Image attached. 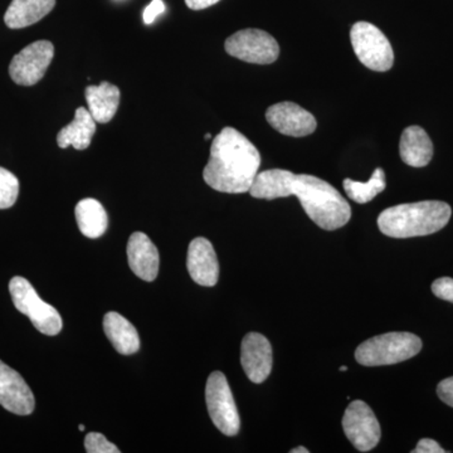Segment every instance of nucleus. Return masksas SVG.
Segmentation results:
<instances>
[{
    "mask_svg": "<svg viewBox=\"0 0 453 453\" xmlns=\"http://www.w3.org/2000/svg\"><path fill=\"white\" fill-rule=\"evenodd\" d=\"M250 193L253 198L267 201L297 196L309 219L325 231H335L350 220L349 203L332 184L314 175H297L283 169L265 170L256 175Z\"/></svg>",
    "mask_w": 453,
    "mask_h": 453,
    "instance_id": "obj_1",
    "label": "nucleus"
},
{
    "mask_svg": "<svg viewBox=\"0 0 453 453\" xmlns=\"http://www.w3.org/2000/svg\"><path fill=\"white\" fill-rule=\"evenodd\" d=\"M259 165L258 149L240 131L225 127L211 142L203 178L217 192L241 195L251 189Z\"/></svg>",
    "mask_w": 453,
    "mask_h": 453,
    "instance_id": "obj_2",
    "label": "nucleus"
},
{
    "mask_svg": "<svg viewBox=\"0 0 453 453\" xmlns=\"http://www.w3.org/2000/svg\"><path fill=\"white\" fill-rule=\"evenodd\" d=\"M452 210L445 202L425 201L395 205L381 211L378 226L393 238L422 237L445 228Z\"/></svg>",
    "mask_w": 453,
    "mask_h": 453,
    "instance_id": "obj_3",
    "label": "nucleus"
},
{
    "mask_svg": "<svg viewBox=\"0 0 453 453\" xmlns=\"http://www.w3.org/2000/svg\"><path fill=\"white\" fill-rule=\"evenodd\" d=\"M422 350V340L411 333H388L360 344L356 359L360 365H393L416 357Z\"/></svg>",
    "mask_w": 453,
    "mask_h": 453,
    "instance_id": "obj_4",
    "label": "nucleus"
},
{
    "mask_svg": "<svg viewBox=\"0 0 453 453\" xmlns=\"http://www.w3.org/2000/svg\"><path fill=\"white\" fill-rule=\"evenodd\" d=\"M9 292L18 311L28 316L38 332L49 336L61 333L64 326L61 315L38 296L28 280L20 276L13 277L9 282Z\"/></svg>",
    "mask_w": 453,
    "mask_h": 453,
    "instance_id": "obj_5",
    "label": "nucleus"
},
{
    "mask_svg": "<svg viewBox=\"0 0 453 453\" xmlns=\"http://www.w3.org/2000/svg\"><path fill=\"white\" fill-rule=\"evenodd\" d=\"M354 52L365 67L377 73H386L395 64V52L388 38L378 27L368 22H357L350 32Z\"/></svg>",
    "mask_w": 453,
    "mask_h": 453,
    "instance_id": "obj_6",
    "label": "nucleus"
},
{
    "mask_svg": "<svg viewBox=\"0 0 453 453\" xmlns=\"http://www.w3.org/2000/svg\"><path fill=\"white\" fill-rule=\"evenodd\" d=\"M205 402L211 422L226 436L234 437L241 428L240 413L222 372H213L205 387Z\"/></svg>",
    "mask_w": 453,
    "mask_h": 453,
    "instance_id": "obj_7",
    "label": "nucleus"
},
{
    "mask_svg": "<svg viewBox=\"0 0 453 453\" xmlns=\"http://www.w3.org/2000/svg\"><path fill=\"white\" fill-rule=\"evenodd\" d=\"M229 56L256 65L273 64L280 56V46L270 33L261 29H243L226 38Z\"/></svg>",
    "mask_w": 453,
    "mask_h": 453,
    "instance_id": "obj_8",
    "label": "nucleus"
},
{
    "mask_svg": "<svg viewBox=\"0 0 453 453\" xmlns=\"http://www.w3.org/2000/svg\"><path fill=\"white\" fill-rule=\"evenodd\" d=\"M55 56L50 41H37L20 50L9 65L12 80L20 86H33L41 81Z\"/></svg>",
    "mask_w": 453,
    "mask_h": 453,
    "instance_id": "obj_9",
    "label": "nucleus"
},
{
    "mask_svg": "<svg viewBox=\"0 0 453 453\" xmlns=\"http://www.w3.org/2000/svg\"><path fill=\"white\" fill-rule=\"evenodd\" d=\"M345 436L357 451L369 452L380 443L381 432L377 417L365 402L353 401L342 417Z\"/></svg>",
    "mask_w": 453,
    "mask_h": 453,
    "instance_id": "obj_10",
    "label": "nucleus"
},
{
    "mask_svg": "<svg viewBox=\"0 0 453 453\" xmlns=\"http://www.w3.org/2000/svg\"><path fill=\"white\" fill-rule=\"evenodd\" d=\"M241 365L252 383H264L273 365V347L267 338L258 333L247 334L241 345Z\"/></svg>",
    "mask_w": 453,
    "mask_h": 453,
    "instance_id": "obj_11",
    "label": "nucleus"
},
{
    "mask_svg": "<svg viewBox=\"0 0 453 453\" xmlns=\"http://www.w3.org/2000/svg\"><path fill=\"white\" fill-rule=\"evenodd\" d=\"M266 119L273 129L292 138L308 136L318 127L314 115L295 103H280L268 107Z\"/></svg>",
    "mask_w": 453,
    "mask_h": 453,
    "instance_id": "obj_12",
    "label": "nucleus"
},
{
    "mask_svg": "<svg viewBox=\"0 0 453 453\" xmlns=\"http://www.w3.org/2000/svg\"><path fill=\"white\" fill-rule=\"evenodd\" d=\"M0 405L18 416H28L35 411L31 388L19 372L0 360Z\"/></svg>",
    "mask_w": 453,
    "mask_h": 453,
    "instance_id": "obj_13",
    "label": "nucleus"
},
{
    "mask_svg": "<svg viewBox=\"0 0 453 453\" xmlns=\"http://www.w3.org/2000/svg\"><path fill=\"white\" fill-rule=\"evenodd\" d=\"M188 273L201 286H216L219 279V264L213 244L207 238L193 240L188 249Z\"/></svg>",
    "mask_w": 453,
    "mask_h": 453,
    "instance_id": "obj_14",
    "label": "nucleus"
},
{
    "mask_svg": "<svg viewBox=\"0 0 453 453\" xmlns=\"http://www.w3.org/2000/svg\"><path fill=\"white\" fill-rule=\"evenodd\" d=\"M127 261L133 273L144 281L151 282L159 273V252L153 241L142 232L130 235L127 243Z\"/></svg>",
    "mask_w": 453,
    "mask_h": 453,
    "instance_id": "obj_15",
    "label": "nucleus"
},
{
    "mask_svg": "<svg viewBox=\"0 0 453 453\" xmlns=\"http://www.w3.org/2000/svg\"><path fill=\"white\" fill-rule=\"evenodd\" d=\"M399 154L407 165L423 168L428 165L434 157V144L426 130L413 125L407 127L402 134Z\"/></svg>",
    "mask_w": 453,
    "mask_h": 453,
    "instance_id": "obj_16",
    "label": "nucleus"
},
{
    "mask_svg": "<svg viewBox=\"0 0 453 453\" xmlns=\"http://www.w3.org/2000/svg\"><path fill=\"white\" fill-rule=\"evenodd\" d=\"M88 111L98 124L111 121L120 105V89L109 82L88 86L85 91Z\"/></svg>",
    "mask_w": 453,
    "mask_h": 453,
    "instance_id": "obj_17",
    "label": "nucleus"
},
{
    "mask_svg": "<svg viewBox=\"0 0 453 453\" xmlns=\"http://www.w3.org/2000/svg\"><path fill=\"white\" fill-rule=\"evenodd\" d=\"M96 124L97 122L92 118L88 109L79 107L74 113L73 121L59 131L57 135L59 148L65 149L68 146H73L76 150H85L91 145L92 138L96 131Z\"/></svg>",
    "mask_w": 453,
    "mask_h": 453,
    "instance_id": "obj_18",
    "label": "nucleus"
},
{
    "mask_svg": "<svg viewBox=\"0 0 453 453\" xmlns=\"http://www.w3.org/2000/svg\"><path fill=\"white\" fill-rule=\"evenodd\" d=\"M104 330L112 347L121 356H133L139 350V334L124 316L118 312H107L104 318Z\"/></svg>",
    "mask_w": 453,
    "mask_h": 453,
    "instance_id": "obj_19",
    "label": "nucleus"
},
{
    "mask_svg": "<svg viewBox=\"0 0 453 453\" xmlns=\"http://www.w3.org/2000/svg\"><path fill=\"white\" fill-rule=\"evenodd\" d=\"M55 5L56 0H13L5 12V25L11 29L26 28L43 19Z\"/></svg>",
    "mask_w": 453,
    "mask_h": 453,
    "instance_id": "obj_20",
    "label": "nucleus"
},
{
    "mask_svg": "<svg viewBox=\"0 0 453 453\" xmlns=\"http://www.w3.org/2000/svg\"><path fill=\"white\" fill-rule=\"evenodd\" d=\"M74 213L80 231L85 237L98 238L105 234L109 226V217L105 208L96 199H82L77 203Z\"/></svg>",
    "mask_w": 453,
    "mask_h": 453,
    "instance_id": "obj_21",
    "label": "nucleus"
},
{
    "mask_svg": "<svg viewBox=\"0 0 453 453\" xmlns=\"http://www.w3.org/2000/svg\"><path fill=\"white\" fill-rule=\"evenodd\" d=\"M342 186H344L345 193H347L349 198L359 203V204H365V203L372 202L375 196L386 189V173L383 169L377 168L366 183L347 178Z\"/></svg>",
    "mask_w": 453,
    "mask_h": 453,
    "instance_id": "obj_22",
    "label": "nucleus"
},
{
    "mask_svg": "<svg viewBox=\"0 0 453 453\" xmlns=\"http://www.w3.org/2000/svg\"><path fill=\"white\" fill-rule=\"evenodd\" d=\"M18 195H19V180L13 173L0 166V210L13 207Z\"/></svg>",
    "mask_w": 453,
    "mask_h": 453,
    "instance_id": "obj_23",
    "label": "nucleus"
},
{
    "mask_svg": "<svg viewBox=\"0 0 453 453\" xmlns=\"http://www.w3.org/2000/svg\"><path fill=\"white\" fill-rule=\"evenodd\" d=\"M85 449L88 453H119L120 449H118L113 443L104 434H97V432H91L85 438Z\"/></svg>",
    "mask_w": 453,
    "mask_h": 453,
    "instance_id": "obj_24",
    "label": "nucleus"
},
{
    "mask_svg": "<svg viewBox=\"0 0 453 453\" xmlns=\"http://www.w3.org/2000/svg\"><path fill=\"white\" fill-rule=\"evenodd\" d=\"M432 292L441 300L449 301L453 303V279L441 277L432 283Z\"/></svg>",
    "mask_w": 453,
    "mask_h": 453,
    "instance_id": "obj_25",
    "label": "nucleus"
},
{
    "mask_svg": "<svg viewBox=\"0 0 453 453\" xmlns=\"http://www.w3.org/2000/svg\"><path fill=\"white\" fill-rule=\"evenodd\" d=\"M437 395L443 403L453 408V377L446 378L438 384Z\"/></svg>",
    "mask_w": 453,
    "mask_h": 453,
    "instance_id": "obj_26",
    "label": "nucleus"
},
{
    "mask_svg": "<svg viewBox=\"0 0 453 453\" xmlns=\"http://www.w3.org/2000/svg\"><path fill=\"white\" fill-rule=\"evenodd\" d=\"M164 11H165V4H164L163 0H153V2L145 8L144 14H142V19H144L145 25H151L155 18L164 13Z\"/></svg>",
    "mask_w": 453,
    "mask_h": 453,
    "instance_id": "obj_27",
    "label": "nucleus"
},
{
    "mask_svg": "<svg viewBox=\"0 0 453 453\" xmlns=\"http://www.w3.org/2000/svg\"><path fill=\"white\" fill-rule=\"evenodd\" d=\"M413 453H445V449H442L436 441L431 440V438H422L418 443H417L416 449H413Z\"/></svg>",
    "mask_w": 453,
    "mask_h": 453,
    "instance_id": "obj_28",
    "label": "nucleus"
},
{
    "mask_svg": "<svg viewBox=\"0 0 453 453\" xmlns=\"http://www.w3.org/2000/svg\"><path fill=\"white\" fill-rule=\"evenodd\" d=\"M219 2V0H186V4L192 11H202V9L210 8Z\"/></svg>",
    "mask_w": 453,
    "mask_h": 453,
    "instance_id": "obj_29",
    "label": "nucleus"
},
{
    "mask_svg": "<svg viewBox=\"0 0 453 453\" xmlns=\"http://www.w3.org/2000/svg\"><path fill=\"white\" fill-rule=\"evenodd\" d=\"M291 453H309V449H306L305 447H297V449H292Z\"/></svg>",
    "mask_w": 453,
    "mask_h": 453,
    "instance_id": "obj_30",
    "label": "nucleus"
},
{
    "mask_svg": "<svg viewBox=\"0 0 453 453\" xmlns=\"http://www.w3.org/2000/svg\"><path fill=\"white\" fill-rule=\"evenodd\" d=\"M340 371L347 372L348 371V366H340Z\"/></svg>",
    "mask_w": 453,
    "mask_h": 453,
    "instance_id": "obj_31",
    "label": "nucleus"
},
{
    "mask_svg": "<svg viewBox=\"0 0 453 453\" xmlns=\"http://www.w3.org/2000/svg\"><path fill=\"white\" fill-rule=\"evenodd\" d=\"M79 429L81 432L85 431V426H83V425L80 426Z\"/></svg>",
    "mask_w": 453,
    "mask_h": 453,
    "instance_id": "obj_32",
    "label": "nucleus"
},
{
    "mask_svg": "<svg viewBox=\"0 0 453 453\" xmlns=\"http://www.w3.org/2000/svg\"><path fill=\"white\" fill-rule=\"evenodd\" d=\"M205 139H207V140L211 139V134L210 133H208L207 135H205Z\"/></svg>",
    "mask_w": 453,
    "mask_h": 453,
    "instance_id": "obj_33",
    "label": "nucleus"
}]
</instances>
